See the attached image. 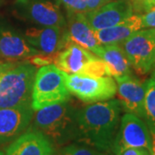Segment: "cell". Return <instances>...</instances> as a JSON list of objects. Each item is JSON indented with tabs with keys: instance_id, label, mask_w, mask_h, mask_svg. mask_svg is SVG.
I'll list each match as a JSON object with an SVG mask.
<instances>
[{
	"instance_id": "obj_7",
	"label": "cell",
	"mask_w": 155,
	"mask_h": 155,
	"mask_svg": "<svg viewBox=\"0 0 155 155\" xmlns=\"http://www.w3.org/2000/svg\"><path fill=\"white\" fill-rule=\"evenodd\" d=\"M145 148L151 153L152 137L147 124L139 116L126 113L121 118L112 152L127 148Z\"/></svg>"
},
{
	"instance_id": "obj_16",
	"label": "cell",
	"mask_w": 155,
	"mask_h": 155,
	"mask_svg": "<svg viewBox=\"0 0 155 155\" xmlns=\"http://www.w3.org/2000/svg\"><path fill=\"white\" fill-rule=\"evenodd\" d=\"M55 149L39 131L28 128L6 148L5 155H49Z\"/></svg>"
},
{
	"instance_id": "obj_29",
	"label": "cell",
	"mask_w": 155,
	"mask_h": 155,
	"mask_svg": "<svg viewBox=\"0 0 155 155\" xmlns=\"http://www.w3.org/2000/svg\"><path fill=\"white\" fill-rule=\"evenodd\" d=\"M152 71H153V74H152V77L155 78V62H154V64H153V69H152Z\"/></svg>"
},
{
	"instance_id": "obj_2",
	"label": "cell",
	"mask_w": 155,
	"mask_h": 155,
	"mask_svg": "<svg viewBox=\"0 0 155 155\" xmlns=\"http://www.w3.org/2000/svg\"><path fill=\"white\" fill-rule=\"evenodd\" d=\"M77 111L78 109L69 101L45 107L35 111L32 124L28 128L41 132L54 148H61L77 142Z\"/></svg>"
},
{
	"instance_id": "obj_14",
	"label": "cell",
	"mask_w": 155,
	"mask_h": 155,
	"mask_svg": "<svg viewBox=\"0 0 155 155\" xmlns=\"http://www.w3.org/2000/svg\"><path fill=\"white\" fill-rule=\"evenodd\" d=\"M40 54L15 30L0 27V58L6 61H28Z\"/></svg>"
},
{
	"instance_id": "obj_4",
	"label": "cell",
	"mask_w": 155,
	"mask_h": 155,
	"mask_svg": "<svg viewBox=\"0 0 155 155\" xmlns=\"http://www.w3.org/2000/svg\"><path fill=\"white\" fill-rule=\"evenodd\" d=\"M67 74L54 64L37 69L32 91V108L35 111L70 100L71 93L66 84Z\"/></svg>"
},
{
	"instance_id": "obj_12",
	"label": "cell",
	"mask_w": 155,
	"mask_h": 155,
	"mask_svg": "<svg viewBox=\"0 0 155 155\" xmlns=\"http://www.w3.org/2000/svg\"><path fill=\"white\" fill-rule=\"evenodd\" d=\"M117 94L122 110L145 119V83L132 75L116 78Z\"/></svg>"
},
{
	"instance_id": "obj_13",
	"label": "cell",
	"mask_w": 155,
	"mask_h": 155,
	"mask_svg": "<svg viewBox=\"0 0 155 155\" xmlns=\"http://www.w3.org/2000/svg\"><path fill=\"white\" fill-rule=\"evenodd\" d=\"M67 34L69 39L91 51L95 55L102 57L104 46L99 43L95 35V30L89 24L85 14L67 13Z\"/></svg>"
},
{
	"instance_id": "obj_21",
	"label": "cell",
	"mask_w": 155,
	"mask_h": 155,
	"mask_svg": "<svg viewBox=\"0 0 155 155\" xmlns=\"http://www.w3.org/2000/svg\"><path fill=\"white\" fill-rule=\"evenodd\" d=\"M58 5L63 6L67 13H87L86 0H57Z\"/></svg>"
},
{
	"instance_id": "obj_3",
	"label": "cell",
	"mask_w": 155,
	"mask_h": 155,
	"mask_svg": "<svg viewBox=\"0 0 155 155\" xmlns=\"http://www.w3.org/2000/svg\"><path fill=\"white\" fill-rule=\"evenodd\" d=\"M37 67L28 61L0 76V108L32 106V91Z\"/></svg>"
},
{
	"instance_id": "obj_10",
	"label": "cell",
	"mask_w": 155,
	"mask_h": 155,
	"mask_svg": "<svg viewBox=\"0 0 155 155\" xmlns=\"http://www.w3.org/2000/svg\"><path fill=\"white\" fill-rule=\"evenodd\" d=\"M24 37L33 48L48 56H54L71 41L66 27L30 28Z\"/></svg>"
},
{
	"instance_id": "obj_26",
	"label": "cell",
	"mask_w": 155,
	"mask_h": 155,
	"mask_svg": "<svg viewBox=\"0 0 155 155\" xmlns=\"http://www.w3.org/2000/svg\"><path fill=\"white\" fill-rule=\"evenodd\" d=\"M19 61H0V76L7 71H9L12 67H16Z\"/></svg>"
},
{
	"instance_id": "obj_17",
	"label": "cell",
	"mask_w": 155,
	"mask_h": 155,
	"mask_svg": "<svg viewBox=\"0 0 155 155\" xmlns=\"http://www.w3.org/2000/svg\"><path fill=\"white\" fill-rule=\"evenodd\" d=\"M143 28L140 15H132L121 23L110 28L95 30L99 43L104 45L120 44L134 33Z\"/></svg>"
},
{
	"instance_id": "obj_6",
	"label": "cell",
	"mask_w": 155,
	"mask_h": 155,
	"mask_svg": "<svg viewBox=\"0 0 155 155\" xmlns=\"http://www.w3.org/2000/svg\"><path fill=\"white\" fill-rule=\"evenodd\" d=\"M119 45L137 74L143 76L152 71L155 62V28L140 29Z\"/></svg>"
},
{
	"instance_id": "obj_28",
	"label": "cell",
	"mask_w": 155,
	"mask_h": 155,
	"mask_svg": "<svg viewBox=\"0 0 155 155\" xmlns=\"http://www.w3.org/2000/svg\"><path fill=\"white\" fill-rule=\"evenodd\" d=\"M49 155H61V153H60V151H59V150L56 149L55 148V149L54 150V152H53V153H51Z\"/></svg>"
},
{
	"instance_id": "obj_5",
	"label": "cell",
	"mask_w": 155,
	"mask_h": 155,
	"mask_svg": "<svg viewBox=\"0 0 155 155\" xmlns=\"http://www.w3.org/2000/svg\"><path fill=\"white\" fill-rule=\"evenodd\" d=\"M66 84L73 96L86 104H95L111 99L117 91L112 77H95L81 73L67 74Z\"/></svg>"
},
{
	"instance_id": "obj_1",
	"label": "cell",
	"mask_w": 155,
	"mask_h": 155,
	"mask_svg": "<svg viewBox=\"0 0 155 155\" xmlns=\"http://www.w3.org/2000/svg\"><path fill=\"white\" fill-rule=\"evenodd\" d=\"M122 110L119 99L98 102L78 110L77 142L103 152H112Z\"/></svg>"
},
{
	"instance_id": "obj_19",
	"label": "cell",
	"mask_w": 155,
	"mask_h": 155,
	"mask_svg": "<svg viewBox=\"0 0 155 155\" xmlns=\"http://www.w3.org/2000/svg\"><path fill=\"white\" fill-rule=\"evenodd\" d=\"M145 121L149 129L155 130V78L145 83Z\"/></svg>"
},
{
	"instance_id": "obj_24",
	"label": "cell",
	"mask_w": 155,
	"mask_h": 155,
	"mask_svg": "<svg viewBox=\"0 0 155 155\" xmlns=\"http://www.w3.org/2000/svg\"><path fill=\"white\" fill-rule=\"evenodd\" d=\"M133 5L134 10L138 11H146L153 6V0H130Z\"/></svg>"
},
{
	"instance_id": "obj_15",
	"label": "cell",
	"mask_w": 155,
	"mask_h": 155,
	"mask_svg": "<svg viewBox=\"0 0 155 155\" xmlns=\"http://www.w3.org/2000/svg\"><path fill=\"white\" fill-rule=\"evenodd\" d=\"M97 57L91 51L71 41L63 49L56 54L54 63L67 74L83 73L89 64Z\"/></svg>"
},
{
	"instance_id": "obj_31",
	"label": "cell",
	"mask_w": 155,
	"mask_h": 155,
	"mask_svg": "<svg viewBox=\"0 0 155 155\" xmlns=\"http://www.w3.org/2000/svg\"><path fill=\"white\" fill-rule=\"evenodd\" d=\"M152 4H153V6H155V0H153V3Z\"/></svg>"
},
{
	"instance_id": "obj_11",
	"label": "cell",
	"mask_w": 155,
	"mask_h": 155,
	"mask_svg": "<svg viewBox=\"0 0 155 155\" xmlns=\"http://www.w3.org/2000/svg\"><path fill=\"white\" fill-rule=\"evenodd\" d=\"M133 13L130 0H113L95 11L85 13V17L93 30H100L121 23Z\"/></svg>"
},
{
	"instance_id": "obj_30",
	"label": "cell",
	"mask_w": 155,
	"mask_h": 155,
	"mask_svg": "<svg viewBox=\"0 0 155 155\" xmlns=\"http://www.w3.org/2000/svg\"><path fill=\"white\" fill-rule=\"evenodd\" d=\"M0 155H5V153H4L2 151H0Z\"/></svg>"
},
{
	"instance_id": "obj_20",
	"label": "cell",
	"mask_w": 155,
	"mask_h": 155,
	"mask_svg": "<svg viewBox=\"0 0 155 155\" xmlns=\"http://www.w3.org/2000/svg\"><path fill=\"white\" fill-rule=\"evenodd\" d=\"M59 151L61 155H111L110 153L100 151L91 146L79 142L70 143L61 147Z\"/></svg>"
},
{
	"instance_id": "obj_23",
	"label": "cell",
	"mask_w": 155,
	"mask_h": 155,
	"mask_svg": "<svg viewBox=\"0 0 155 155\" xmlns=\"http://www.w3.org/2000/svg\"><path fill=\"white\" fill-rule=\"evenodd\" d=\"M115 155H151V153L145 148H137V147H127L116 151L114 153Z\"/></svg>"
},
{
	"instance_id": "obj_8",
	"label": "cell",
	"mask_w": 155,
	"mask_h": 155,
	"mask_svg": "<svg viewBox=\"0 0 155 155\" xmlns=\"http://www.w3.org/2000/svg\"><path fill=\"white\" fill-rule=\"evenodd\" d=\"M16 11L20 17L41 27L67 26L58 3L52 0H17Z\"/></svg>"
},
{
	"instance_id": "obj_18",
	"label": "cell",
	"mask_w": 155,
	"mask_h": 155,
	"mask_svg": "<svg viewBox=\"0 0 155 155\" xmlns=\"http://www.w3.org/2000/svg\"><path fill=\"white\" fill-rule=\"evenodd\" d=\"M101 58L106 63L111 77L132 75V67L119 44L104 45Z\"/></svg>"
},
{
	"instance_id": "obj_25",
	"label": "cell",
	"mask_w": 155,
	"mask_h": 155,
	"mask_svg": "<svg viewBox=\"0 0 155 155\" xmlns=\"http://www.w3.org/2000/svg\"><path fill=\"white\" fill-rule=\"evenodd\" d=\"M113 1V0H86L87 4V10L89 11H92L98 9L100 7L106 5L107 3Z\"/></svg>"
},
{
	"instance_id": "obj_9",
	"label": "cell",
	"mask_w": 155,
	"mask_h": 155,
	"mask_svg": "<svg viewBox=\"0 0 155 155\" xmlns=\"http://www.w3.org/2000/svg\"><path fill=\"white\" fill-rule=\"evenodd\" d=\"M32 106L0 108V147L11 144L28 129L33 119Z\"/></svg>"
},
{
	"instance_id": "obj_27",
	"label": "cell",
	"mask_w": 155,
	"mask_h": 155,
	"mask_svg": "<svg viewBox=\"0 0 155 155\" xmlns=\"http://www.w3.org/2000/svg\"><path fill=\"white\" fill-rule=\"evenodd\" d=\"M152 137V148H151V155H155V130L149 129Z\"/></svg>"
},
{
	"instance_id": "obj_22",
	"label": "cell",
	"mask_w": 155,
	"mask_h": 155,
	"mask_svg": "<svg viewBox=\"0 0 155 155\" xmlns=\"http://www.w3.org/2000/svg\"><path fill=\"white\" fill-rule=\"evenodd\" d=\"M140 17L143 28H155V6H152Z\"/></svg>"
}]
</instances>
